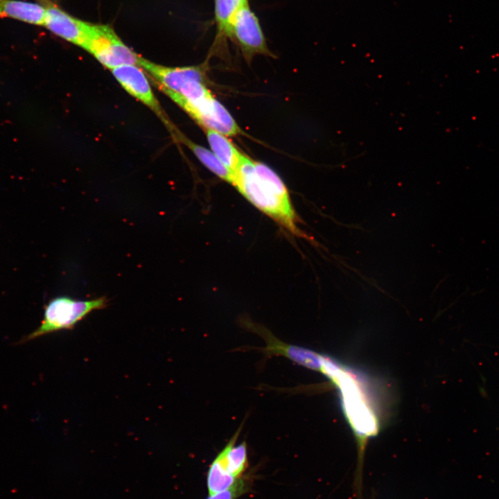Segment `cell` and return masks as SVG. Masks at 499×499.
<instances>
[{
	"mask_svg": "<svg viewBox=\"0 0 499 499\" xmlns=\"http://www.w3.org/2000/svg\"><path fill=\"white\" fill-rule=\"evenodd\" d=\"M232 184L252 204L290 232L301 234L287 188L269 166L243 153Z\"/></svg>",
	"mask_w": 499,
	"mask_h": 499,
	"instance_id": "6da1fadb",
	"label": "cell"
},
{
	"mask_svg": "<svg viewBox=\"0 0 499 499\" xmlns=\"http://www.w3.org/2000/svg\"><path fill=\"white\" fill-rule=\"evenodd\" d=\"M107 306L108 299L105 296L89 300L68 296L54 297L45 305L40 326L19 342L24 343L62 330H71L91 312L104 309Z\"/></svg>",
	"mask_w": 499,
	"mask_h": 499,
	"instance_id": "7a4b0ae2",
	"label": "cell"
},
{
	"mask_svg": "<svg viewBox=\"0 0 499 499\" xmlns=\"http://www.w3.org/2000/svg\"><path fill=\"white\" fill-rule=\"evenodd\" d=\"M161 89L204 129H211L227 137L242 134V130L232 116L213 94L190 102L179 93L166 89Z\"/></svg>",
	"mask_w": 499,
	"mask_h": 499,
	"instance_id": "3957f363",
	"label": "cell"
},
{
	"mask_svg": "<svg viewBox=\"0 0 499 499\" xmlns=\"http://www.w3.org/2000/svg\"><path fill=\"white\" fill-rule=\"evenodd\" d=\"M107 68L139 64L140 56L128 47L108 25L89 23L83 46Z\"/></svg>",
	"mask_w": 499,
	"mask_h": 499,
	"instance_id": "277c9868",
	"label": "cell"
},
{
	"mask_svg": "<svg viewBox=\"0 0 499 499\" xmlns=\"http://www.w3.org/2000/svg\"><path fill=\"white\" fill-rule=\"evenodd\" d=\"M229 37L239 46L248 60L257 54L271 55L259 20L247 3L241 5L236 12Z\"/></svg>",
	"mask_w": 499,
	"mask_h": 499,
	"instance_id": "5b68a950",
	"label": "cell"
},
{
	"mask_svg": "<svg viewBox=\"0 0 499 499\" xmlns=\"http://www.w3.org/2000/svg\"><path fill=\"white\" fill-rule=\"evenodd\" d=\"M45 8L44 26L55 35L83 48L89 22L77 19L51 0H37Z\"/></svg>",
	"mask_w": 499,
	"mask_h": 499,
	"instance_id": "8992f818",
	"label": "cell"
},
{
	"mask_svg": "<svg viewBox=\"0 0 499 499\" xmlns=\"http://www.w3.org/2000/svg\"><path fill=\"white\" fill-rule=\"evenodd\" d=\"M121 86L132 96L154 111L170 129L173 125L165 116L149 82L138 65L125 64L111 69Z\"/></svg>",
	"mask_w": 499,
	"mask_h": 499,
	"instance_id": "52a82bcc",
	"label": "cell"
},
{
	"mask_svg": "<svg viewBox=\"0 0 499 499\" xmlns=\"http://www.w3.org/2000/svg\"><path fill=\"white\" fill-rule=\"evenodd\" d=\"M139 66L157 81L160 89L179 93L182 87L193 80L203 81L204 70L200 67H168L151 62L140 57Z\"/></svg>",
	"mask_w": 499,
	"mask_h": 499,
	"instance_id": "ba28073f",
	"label": "cell"
},
{
	"mask_svg": "<svg viewBox=\"0 0 499 499\" xmlns=\"http://www.w3.org/2000/svg\"><path fill=\"white\" fill-rule=\"evenodd\" d=\"M0 17L37 26H44L45 8L40 3L21 0H0Z\"/></svg>",
	"mask_w": 499,
	"mask_h": 499,
	"instance_id": "9c48e42d",
	"label": "cell"
},
{
	"mask_svg": "<svg viewBox=\"0 0 499 499\" xmlns=\"http://www.w3.org/2000/svg\"><path fill=\"white\" fill-rule=\"evenodd\" d=\"M241 427L219 453L227 470L236 478L243 476L248 467L247 446L245 441L236 444Z\"/></svg>",
	"mask_w": 499,
	"mask_h": 499,
	"instance_id": "30bf717a",
	"label": "cell"
},
{
	"mask_svg": "<svg viewBox=\"0 0 499 499\" xmlns=\"http://www.w3.org/2000/svg\"><path fill=\"white\" fill-rule=\"evenodd\" d=\"M175 128L171 131L175 139L186 146L200 161L213 173L220 179L233 184L234 173L228 169L211 150L193 142Z\"/></svg>",
	"mask_w": 499,
	"mask_h": 499,
	"instance_id": "8fae6325",
	"label": "cell"
},
{
	"mask_svg": "<svg viewBox=\"0 0 499 499\" xmlns=\"http://www.w3.org/2000/svg\"><path fill=\"white\" fill-rule=\"evenodd\" d=\"M204 130L211 152L228 169L235 173L243 153L227 136L211 129Z\"/></svg>",
	"mask_w": 499,
	"mask_h": 499,
	"instance_id": "7c38bea8",
	"label": "cell"
},
{
	"mask_svg": "<svg viewBox=\"0 0 499 499\" xmlns=\"http://www.w3.org/2000/svg\"><path fill=\"white\" fill-rule=\"evenodd\" d=\"M238 479L229 473L218 453L211 463L207 473V486L209 494L227 489Z\"/></svg>",
	"mask_w": 499,
	"mask_h": 499,
	"instance_id": "4fadbf2b",
	"label": "cell"
},
{
	"mask_svg": "<svg viewBox=\"0 0 499 499\" xmlns=\"http://www.w3.org/2000/svg\"><path fill=\"white\" fill-rule=\"evenodd\" d=\"M243 4L240 0H215L216 19L222 35L229 37L233 18Z\"/></svg>",
	"mask_w": 499,
	"mask_h": 499,
	"instance_id": "5bb4252c",
	"label": "cell"
},
{
	"mask_svg": "<svg viewBox=\"0 0 499 499\" xmlns=\"http://www.w3.org/2000/svg\"><path fill=\"white\" fill-rule=\"evenodd\" d=\"M252 477L250 475L242 476L231 487L209 494L207 499H238L250 490L252 484Z\"/></svg>",
	"mask_w": 499,
	"mask_h": 499,
	"instance_id": "9a60e30c",
	"label": "cell"
},
{
	"mask_svg": "<svg viewBox=\"0 0 499 499\" xmlns=\"http://www.w3.org/2000/svg\"><path fill=\"white\" fill-rule=\"evenodd\" d=\"M243 3H247V0H240Z\"/></svg>",
	"mask_w": 499,
	"mask_h": 499,
	"instance_id": "2e32d148",
	"label": "cell"
}]
</instances>
